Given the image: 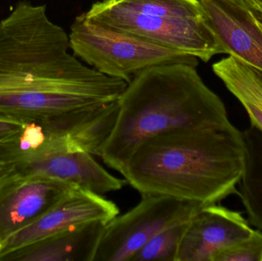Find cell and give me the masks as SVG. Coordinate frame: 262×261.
<instances>
[{
	"mask_svg": "<svg viewBox=\"0 0 262 261\" xmlns=\"http://www.w3.org/2000/svg\"><path fill=\"white\" fill-rule=\"evenodd\" d=\"M69 49L46 5L18 2L0 21V113L45 126L118 101L128 83L87 67Z\"/></svg>",
	"mask_w": 262,
	"mask_h": 261,
	"instance_id": "6da1fadb",
	"label": "cell"
},
{
	"mask_svg": "<svg viewBox=\"0 0 262 261\" xmlns=\"http://www.w3.org/2000/svg\"><path fill=\"white\" fill-rule=\"evenodd\" d=\"M244 165L243 132L231 124L154 136L136 150L121 174L141 195L212 205L236 193Z\"/></svg>",
	"mask_w": 262,
	"mask_h": 261,
	"instance_id": "7a4b0ae2",
	"label": "cell"
},
{
	"mask_svg": "<svg viewBox=\"0 0 262 261\" xmlns=\"http://www.w3.org/2000/svg\"><path fill=\"white\" fill-rule=\"evenodd\" d=\"M221 98L187 64L155 66L139 72L118 99L116 121L99 156L122 173L131 156L154 136L183 128L230 125Z\"/></svg>",
	"mask_w": 262,
	"mask_h": 261,
	"instance_id": "3957f363",
	"label": "cell"
},
{
	"mask_svg": "<svg viewBox=\"0 0 262 261\" xmlns=\"http://www.w3.org/2000/svg\"><path fill=\"white\" fill-rule=\"evenodd\" d=\"M69 37L75 56L100 73L127 83L139 72L155 66L199 64L192 55L94 22L84 13L75 18Z\"/></svg>",
	"mask_w": 262,
	"mask_h": 261,
	"instance_id": "277c9868",
	"label": "cell"
},
{
	"mask_svg": "<svg viewBox=\"0 0 262 261\" xmlns=\"http://www.w3.org/2000/svg\"><path fill=\"white\" fill-rule=\"evenodd\" d=\"M84 14L94 22L138 35L204 62L215 55L226 54L208 15L180 18L143 15L105 6L101 1L94 3Z\"/></svg>",
	"mask_w": 262,
	"mask_h": 261,
	"instance_id": "5b68a950",
	"label": "cell"
},
{
	"mask_svg": "<svg viewBox=\"0 0 262 261\" xmlns=\"http://www.w3.org/2000/svg\"><path fill=\"white\" fill-rule=\"evenodd\" d=\"M141 196L137 206L106 224L93 261H130L160 231L189 220L206 205L164 195Z\"/></svg>",
	"mask_w": 262,
	"mask_h": 261,
	"instance_id": "8992f818",
	"label": "cell"
},
{
	"mask_svg": "<svg viewBox=\"0 0 262 261\" xmlns=\"http://www.w3.org/2000/svg\"><path fill=\"white\" fill-rule=\"evenodd\" d=\"M119 215L116 204L101 195L75 187L47 212L0 245V261L25 247L77 225Z\"/></svg>",
	"mask_w": 262,
	"mask_h": 261,
	"instance_id": "52a82bcc",
	"label": "cell"
},
{
	"mask_svg": "<svg viewBox=\"0 0 262 261\" xmlns=\"http://www.w3.org/2000/svg\"><path fill=\"white\" fill-rule=\"evenodd\" d=\"M75 187L41 175H21L1 187L0 245L47 212Z\"/></svg>",
	"mask_w": 262,
	"mask_h": 261,
	"instance_id": "ba28073f",
	"label": "cell"
},
{
	"mask_svg": "<svg viewBox=\"0 0 262 261\" xmlns=\"http://www.w3.org/2000/svg\"><path fill=\"white\" fill-rule=\"evenodd\" d=\"M18 162L21 176H48L101 196L118 191L126 183L125 179L112 176L85 152L18 150Z\"/></svg>",
	"mask_w": 262,
	"mask_h": 261,
	"instance_id": "9c48e42d",
	"label": "cell"
},
{
	"mask_svg": "<svg viewBox=\"0 0 262 261\" xmlns=\"http://www.w3.org/2000/svg\"><path fill=\"white\" fill-rule=\"evenodd\" d=\"M253 231L241 213L216 204L203 205L189 221L176 261H212L222 250Z\"/></svg>",
	"mask_w": 262,
	"mask_h": 261,
	"instance_id": "30bf717a",
	"label": "cell"
},
{
	"mask_svg": "<svg viewBox=\"0 0 262 261\" xmlns=\"http://www.w3.org/2000/svg\"><path fill=\"white\" fill-rule=\"evenodd\" d=\"M226 54L262 72V20L252 11L219 0H200Z\"/></svg>",
	"mask_w": 262,
	"mask_h": 261,
	"instance_id": "8fae6325",
	"label": "cell"
},
{
	"mask_svg": "<svg viewBox=\"0 0 262 261\" xmlns=\"http://www.w3.org/2000/svg\"><path fill=\"white\" fill-rule=\"evenodd\" d=\"M107 222L97 220L77 225L15 251L3 260L93 261Z\"/></svg>",
	"mask_w": 262,
	"mask_h": 261,
	"instance_id": "7c38bea8",
	"label": "cell"
},
{
	"mask_svg": "<svg viewBox=\"0 0 262 261\" xmlns=\"http://www.w3.org/2000/svg\"><path fill=\"white\" fill-rule=\"evenodd\" d=\"M212 70L246 109L251 125L262 131V72L229 55Z\"/></svg>",
	"mask_w": 262,
	"mask_h": 261,
	"instance_id": "4fadbf2b",
	"label": "cell"
},
{
	"mask_svg": "<svg viewBox=\"0 0 262 261\" xmlns=\"http://www.w3.org/2000/svg\"><path fill=\"white\" fill-rule=\"evenodd\" d=\"M243 138L245 165L238 194L249 223L262 231V131L251 125Z\"/></svg>",
	"mask_w": 262,
	"mask_h": 261,
	"instance_id": "5bb4252c",
	"label": "cell"
},
{
	"mask_svg": "<svg viewBox=\"0 0 262 261\" xmlns=\"http://www.w3.org/2000/svg\"><path fill=\"white\" fill-rule=\"evenodd\" d=\"M105 6L143 15L180 18L207 16L200 0H102Z\"/></svg>",
	"mask_w": 262,
	"mask_h": 261,
	"instance_id": "9a60e30c",
	"label": "cell"
},
{
	"mask_svg": "<svg viewBox=\"0 0 262 261\" xmlns=\"http://www.w3.org/2000/svg\"><path fill=\"white\" fill-rule=\"evenodd\" d=\"M190 220V219H189ZM166 228L151 239L130 261H176L189 221Z\"/></svg>",
	"mask_w": 262,
	"mask_h": 261,
	"instance_id": "2e32d148",
	"label": "cell"
},
{
	"mask_svg": "<svg viewBox=\"0 0 262 261\" xmlns=\"http://www.w3.org/2000/svg\"><path fill=\"white\" fill-rule=\"evenodd\" d=\"M212 261H262V231L254 230L249 237L220 251Z\"/></svg>",
	"mask_w": 262,
	"mask_h": 261,
	"instance_id": "e0dca14e",
	"label": "cell"
},
{
	"mask_svg": "<svg viewBox=\"0 0 262 261\" xmlns=\"http://www.w3.org/2000/svg\"><path fill=\"white\" fill-rule=\"evenodd\" d=\"M18 137L0 142V188L21 176L18 167Z\"/></svg>",
	"mask_w": 262,
	"mask_h": 261,
	"instance_id": "ac0fdd59",
	"label": "cell"
},
{
	"mask_svg": "<svg viewBox=\"0 0 262 261\" xmlns=\"http://www.w3.org/2000/svg\"><path fill=\"white\" fill-rule=\"evenodd\" d=\"M45 127L35 122L26 123L18 137V150L28 152L38 149L46 139Z\"/></svg>",
	"mask_w": 262,
	"mask_h": 261,
	"instance_id": "d6986e66",
	"label": "cell"
},
{
	"mask_svg": "<svg viewBox=\"0 0 262 261\" xmlns=\"http://www.w3.org/2000/svg\"><path fill=\"white\" fill-rule=\"evenodd\" d=\"M26 123L14 116L0 113V142L18 137Z\"/></svg>",
	"mask_w": 262,
	"mask_h": 261,
	"instance_id": "ffe728a7",
	"label": "cell"
},
{
	"mask_svg": "<svg viewBox=\"0 0 262 261\" xmlns=\"http://www.w3.org/2000/svg\"><path fill=\"white\" fill-rule=\"evenodd\" d=\"M219 1L224 2V3L235 5L239 7L249 9L258 14V15L262 13L261 6L257 0H219Z\"/></svg>",
	"mask_w": 262,
	"mask_h": 261,
	"instance_id": "44dd1931",
	"label": "cell"
},
{
	"mask_svg": "<svg viewBox=\"0 0 262 261\" xmlns=\"http://www.w3.org/2000/svg\"><path fill=\"white\" fill-rule=\"evenodd\" d=\"M260 6H261L262 9V0H261V2H260Z\"/></svg>",
	"mask_w": 262,
	"mask_h": 261,
	"instance_id": "7402d4cb",
	"label": "cell"
},
{
	"mask_svg": "<svg viewBox=\"0 0 262 261\" xmlns=\"http://www.w3.org/2000/svg\"><path fill=\"white\" fill-rule=\"evenodd\" d=\"M259 17L260 18H261V19L262 20V13L261 14V15H259Z\"/></svg>",
	"mask_w": 262,
	"mask_h": 261,
	"instance_id": "603a6c76",
	"label": "cell"
},
{
	"mask_svg": "<svg viewBox=\"0 0 262 261\" xmlns=\"http://www.w3.org/2000/svg\"><path fill=\"white\" fill-rule=\"evenodd\" d=\"M257 1H258V3H259V4H260V2H261V0H257Z\"/></svg>",
	"mask_w": 262,
	"mask_h": 261,
	"instance_id": "cb8c5ba5",
	"label": "cell"
}]
</instances>
